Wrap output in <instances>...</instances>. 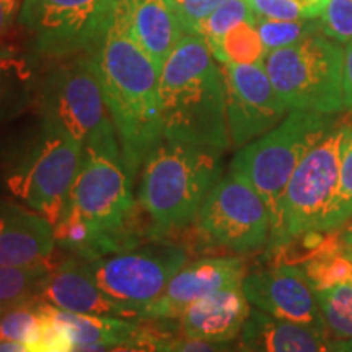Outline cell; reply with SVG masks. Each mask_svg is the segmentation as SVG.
Masks as SVG:
<instances>
[{
	"label": "cell",
	"instance_id": "83f0119b",
	"mask_svg": "<svg viewBox=\"0 0 352 352\" xmlns=\"http://www.w3.org/2000/svg\"><path fill=\"white\" fill-rule=\"evenodd\" d=\"M256 28L267 52L294 46L308 36L323 33L320 19L308 20H267L258 19Z\"/></svg>",
	"mask_w": 352,
	"mask_h": 352
},
{
	"label": "cell",
	"instance_id": "9c48e42d",
	"mask_svg": "<svg viewBox=\"0 0 352 352\" xmlns=\"http://www.w3.org/2000/svg\"><path fill=\"white\" fill-rule=\"evenodd\" d=\"M85 261L100 289L140 321L145 308L164 294L171 277L188 263V252L162 236H151Z\"/></svg>",
	"mask_w": 352,
	"mask_h": 352
},
{
	"label": "cell",
	"instance_id": "30bf717a",
	"mask_svg": "<svg viewBox=\"0 0 352 352\" xmlns=\"http://www.w3.org/2000/svg\"><path fill=\"white\" fill-rule=\"evenodd\" d=\"M346 132L347 122L338 121L303 155L284 192L280 223L267 243L270 250H283L320 230L336 192Z\"/></svg>",
	"mask_w": 352,
	"mask_h": 352
},
{
	"label": "cell",
	"instance_id": "1f68e13d",
	"mask_svg": "<svg viewBox=\"0 0 352 352\" xmlns=\"http://www.w3.org/2000/svg\"><path fill=\"white\" fill-rule=\"evenodd\" d=\"M320 20L324 36L342 46L352 41V0H327Z\"/></svg>",
	"mask_w": 352,
	"mask_h": 352
},
{
	"label": "cell",
	"instance_id": "ffe728a7",
	"mask_svg": "<svg viewBox=\"0 0 352 352\" xmlns=\"http://www.w3.org/2000/svg\"><path fill=\"white\" fill-rule=\"evenodd\" d=\"M134 34L158 72L186 34L168 0H135Z\"/></svg>",
	"mask_w": 352,
	"mask_h": 352
},
{
	"label": "cell",
	"instance_id": "ba28073f",
	"mask_svg": "<svg viewBox=\"0 0 352 352\" xmlns=\"http://www.w3.org/2000/svg\"><path fill=\"white\" fill-rule=\"evenodd\" d=\"M342 64L344 46L323 33L270 51L263 63L289 111L303 109L333 116L344 111Z\"/></svg>",
	"mask_w": 352,
	"mask_h": 352
},
{
	"label": "cell",
	"instance_id": "8d00e7d4",
	"mask_svg": "<svg viewBox=\"0 0 352 352\" xmlns=\"http://www.w3.org/2000/svg\"><path fill=\"white\" fill-rule=\"evenodd\" d=\"M16 13L19 12H15L3 0H0V56L16 54L15 47L10 43V34L13 23H15Z\"/></svg>",
	"mask_w": 352,
	"mask_h": 352
},
{
	"label": "cell",
	"instance_id": "4fadbf2b",
	"mask_svg": "<svg viewBox=\"0 0 352 352\" xmlns=\"http://www.w3.org/2000/svg\"><path fill=\"white\" fill-rule=\"evenodd\" d=\"M226 80L230 145L241 148L279 124L289 114L263 64H220Z\"/></svg>",
	"mask_w": 352,
	"mask_h": 352
},
{
	"label": "cell",
	"instance_id": "7dc6e473",
	"mask_svg": "<svg viewBox=\"0 0 352 352\" xmlns=\"http://www.w3.org/2000/svg\"><path fill=\"white\" fill-rule=\"evenodd\" d=\"M347 250V253H349V256H351V259H352V250H349V248H346Z\"/></svg>",
	"mask_w": 352,
	"mask_h": 352
},
{
	"label": "cell",
	"instance_id": "f546056e",
	"mask_svg": "<svg viewBox=\"0 0 352 352\" xmlns=\"http://www.w3.org/2000/svg\"><path fill=\"white\" fill-rule=\"evenodd\" d=\"M39 327L26 342L28 352H72L74 341L65 324L57 318L54 307L41 302L38 305Z\"/></svg>",
	"mask_w": 352,
	"mask_h": 352
},
{
	"label": "cell",
	"instance_id": "ee69618b",
	"mask_svg": "<svg viewBox=\"0 0 352 352\" xmlns=\"http://www.w3.org/2000/svg\"><path fill=\"white\" fill-rule=\"evenodd\" d=\"M233 352H250V351H248V349H246V347H245V346H243V344H241V342H240V344L235 347V351H233Z\"/></svg>",
	"mask_w": 352,
	"mask_h": 352
},
{
	"label": "cell",
	"instance_id": "b9f144b4",
	"mask_svg": "<svg viewBox=\"0 0 352 352\" xmlns=\"http://www.w3.org/2000/svg\"><path fill=\"white\" fill-rule=\"evenodd\" d=\"M3 2H6L8 7H12L13 10L20 13V7H21V3H20V2H21V0H3Z\"/></svg>",
	"mask_w": 352,
	"mask_h": 352
},
{
	"label": "cell",
	"instance_id": "2e32d148",
	"mask_svg": "<svg viewBox=\"0 0 352 352\" xmlns=\"http://www.w3.org/2000/svg\"><path fill=\"white\" fill-rule=\"evenodd\" d=\"M54 227L46 217L12 201H0V266L52 267Z\"/></svg>",
	"mask_w": 352,
	"mask_h": 352
},
{
	"label": "cell",
	"instance_id": "f35d334b",
	"mask_svg": "<svg viewBox=\"0 0 352 352\" xmlns=\"http://www.w3.org/2000/svg\"><path fill=\"white\" fill-rule=\"evenodd\" d=\"M336 236H338V241H340L344 248L352 250V219L347 220L340 230H336Z\"/></svg>",
	"mask_w": 352,
	"mask_h": 352
},
{
	"label": "cell",
	"instance_id": "7bdbcfd3",
	"mask_svg": "<svg viewBox=\"0 0 352 352\" xmlns=\"http://www.w3.org/2000/svg\"><path fill=\"white\" fill-rule=\"evenodd\" d=\"M297 2L303 3V6H305V7L308 8V12H310V16H311V19H318V16H316L315 10H314V8H311V6H310V0H297Z\"/></svg>",
	"mask_w": 352,
	"mask_h": 352
},
{
	"label": "cell",
	"instance_id": "836d02e7",
	"mask_svg": "<svg viewBox=\"0 0 352 352\" xmlns=\"http://www.w3.org/2000/svg\"><path fill=\"white\" fill-rule=\"evenodd\" d=\"M222 2L223 0H168L182 20L184 32L189 34H196V28L201 21L208 19Z\"/></svg>",
	"mask_w": 352,
	"mask_h": 352
},
{
	"label": "cell",
	"instance_id": "60d3db41",
	"mask_svg": "<svg viewBox=\"0 0 352 352\" xmlns=\"http://www.w3.org/2000/svg\"><path fill=\"white\" fill-rule=\"evenodd\" d=\"M329 352H352V340H331Z\"/></svg>",
	"mask_w": 352,
	"mask_h": 352
},
{
	"label": "cell",
	"instance_id": "e575fe53",
	"mask_svg": "<svg viewBox=\"0 0 352 352\" xmlns=\"http://www.w3.org/2000/svg\"><path fill=\"white\" fill-rule=\"evenodd\" d=\"M170 334L142 327L140 331L129 341L109 347L108 352H168L171 341Z\"/></svg>",
	"mask_w": 352,
	"mask_h": 352
},
{
	"label": "cell",
	"instance_id": "44dd1931",
	"mask_svg": "<svg viewBox=\"0 0 352 352\" xmlns=\"http://www.w3.org/2000/svg\"><path fill=\"white\" fill-rule=\"evenodd\" d=\"M54 314L67 327L76 344H107L109 347L129 341L140 331L142 324L116 316L72 314L54 307Z\"/></svg>",
	"mask_w": 352,
	"mask_h": 352
},
{
	"label": "cell",
	"instance_id": "7a4b0ae2",
	"mask_svg": "<svg viewBox=\"0 0 352 352\" xmlns=\"http://www.w3.org/2000/svg\"><path fill=\"white\" fill-rule=\"evenodd\" d=\"M160 116L165 140L230 147L222 67L199 34H184L162 69Z\"/></svg>",
	"mask_w": 352,
	"mask_h": 352
},
{
	"label": "cell",
	"instance_id": "f1b7e54d",
	"mask_svg": "<svg viewBox=\"0 0 352 352\" xmlns=\"http://www.w3.org/2000/svg\"><path fill=\"white\" fill-rule=\"evenodd\" d=\"M245 21L256 25V16L252 12L248 0H223L208 19L201 21L196 34L204 38L208 46H212L223 34Z\"/></svg>",
	"mask_w": 352,
	"mask_h": 352
},
{
	"label": "cell",
	"instance_id": "d6986e66",
	"mask_svg": "<svg viewBox=\"0 0 352 352\" xmlns=\"http://www.w3.org/2000/svg\"><path fill=\"white\" fill-rule=\"evenodd\" d=\"M331 340L327 331L274 318L253 307L240 334L250 352H329Z\"/></svg>",
	"mask_w": 352,
	"mask_h": 352
},
{
	"label": "cell",
	"instance_id": "e0dca14e",
	"mask_svg": "<svg viewBox=\"0 0 352 352\" xmlns=\"http://www.w3.org/2000/svg\"><path fill=\"white\" fill-rule=\"evenodd\" d=\"M41 298L44 303L72 314L135 320L129 310L113 302L100 289L88 263L76 254L51 267Z\"/></svg>",
	"mask_w": 352,
	"mask_h": 352
},
{
	"label": "cell",
	"instance_id": "9a60e30c",
	"mask_svg": "<svg viewBox=\"0 0 352 352\" xmlns=\"http://www.w3.org/2000/svg\"><path fill=\"white\" fill-rule=\"evenodd\" d=\"M246 276L240 256H212L186 263L166 285L164 294L142 311L148 321L178 320L186 307L222 289L241 287Z\"/></svg>",
	"mask_w": 352,
	"mask_h": 352
},
{
	"label": "cell",
	"instance_id": "ac0fdd59",
	"mask_svg": "<svg viewBox=\"0 0 352 352\" xmlns=\"http://www.w3.org/2000/svg\"><path fill=\"white\" fill-rule=\"evenodd\" d=\"M252 305L241 287L222 289L191 303L179 315V329L195 340L232 342L243 331Z\"/></svg>",
	"mask_w": 352,
	"mask_h": 352
},
{
	"label": "cell",
	"instance_id": "603a6c76",
	"mask_svg": "<svg viewBox=\"0 0 352 352\" xmlns=\"http://www.w3.org/2000/svg\"><path fill=\"white\" fill-rule=\"evenodd\" d=\"M34 100V74L19 54L0 56V124L23 114Z\"/></svg>",
	"mask_w": 352,
	"mask_h": 352
},
{
	"label": "cell",
	"instance_id": "277c9868",
	"mask_svg": "<svg viewBox=\"0 0 352 352\" xmlns=\"http://www.w3.org/2000/svg\"><path fill=\"white\" fill-rule=\"evenodd\" d=\"M220 148L162 140L142 164L139 206L157 236L196 220L202 202L220 178Z\"/></svg>",
	"mask_w": 352,
	"mask_h": 352
},
{
	"label": "cell",
	"instance_id": "3957f363",
	"mask_svg": "<svg viewBox=\"0 0 352 352\" xmlns=\"http://www.w3.org/2000/svg\"><path fill=\"white\" fill-rule=\"evenodd\" d=\"M82 152L80 142L41 118L34 129L0 140V188L54 227L67 204Z\"/></svg>",
	"mask_w": 352,
	"mask_h": 352
},
{
	"label": "cell",
	"instance_id": "74e56055",
	"mask_svg": "<svg viewBox=\"0 0 352 352\" xmlns=\"http://www.w3.org/2000/svg\"><path fill=\"white\" fill-rule=\"evenodd\" d=\"M342 103L344 111L352 122V41L344 46V64H342Z\"/></svg>",
	"mask_w": 352,
	"mask_h": 352
},
{
	"label": "cell",
	"instance_id": "484cf974",
	"mask_svg": "<svg viewBox=\"0 0 352 352\" xmlns=\"http://www.w3.org/2000/svg\"><path fill=\"white\" fill-rule=\"evenodd\" d=\"M352 219V122L347 121V132L341 148L340 178H338L336 192L329 206L323 222L321 233H331L340 230L347 220Z\"/></svg>",
	"mask_w": 352,
	"mask_h": 352
},
{
	"label": "cell",
	"instance_id": "5b68a950",
	"mask_svg": "<svg viewBox=\"0 0 352 352\" xmlns=\"http://www.w3.org/2000/svg\"><path fill=\"white\" fill-rule=\"evenodd\" d=\"M90 228V245L80 258H95L151 239L140 232L132 178L122 158L83 152L67 199Z\"/></svg>",
	"mask_w": 352,
	"mask_h": 352
},
{
	"label": "cell",
	"instance_id": "d6a6232c",
	"mask_svg": "<svg viewBox=\"0 0 352 352\" xmlns=\"http://www.w3.org/2000/svg\"><path fill=\"white\" fill-rule=\"evenodd\" d=\"M254 16L267 20H308V8L297 0H248Z\"/></svg>",
	"mask_w": 352,
	"mask_h": 352
},
{
	"label": "cell",
	"instance_id": "ab89813d",
	"mask_svg": "<svg viewBox=\"0 0 352 352\" xmlns=\"http://www.w3.org/2000/svg\"><path fill=\"white\" fill-rule=\"evenodd\" d=\"M107 344H76L72 352H108Z\"/></svg>",
	"mask_w": 352,
	"mask_h": 352
},
{
	"label": "cell",
	"instance_id": "8fae6325",
	"mask_svg": "<svg viewBox=\"0 0 352 352\" xmlns=\"http://www.w3.org/2000/svg\"><path fill=\"white\" fill-rule=\"evenodd\" d=\"M118 0H23L19 21L39 56H94Z\"/></svg>",
	"mask_w": 352,
	"mask_h": 352
},
{
	"label": "cell",
	"instance_id": "5bb4252c",
	"mask_svg": "<svg viewBox=\"0 0 352 352\" xmlns=\"http://www.w3.org/2000/svg\"><path fill=\"white\" fill-rule=\"evenodd\" d=\"M241 289L253 308L274 318L327 331L315 292L300 264L277 263L267 270L250 272Z\"/></svg>",
	"mask_w": 352,
	"mask_h": 352
},
{
	"label": "cell",
	"instance_id": "8992f818",
	"mask_svg": "<svg viewBox=\"0 0 352 352\" xmlns=\"http://www.w3.org/2000/svg\"><path fill=\"white\" fill-rule=\"evenodd\" d=\"M39 108L43 120L80 142L83 152L122 158L116 127L90 56L65 57L44 76Z\"/></svg>",
	"mask_w": 352,
	"mask_h": 352
},
{
	"label": "cell",
	"instance_id": "f6af8a7d",
	"mask_svg": "<svg viewBox=\"0 0 352 352\" xmlns=\"http://www.w3.org/2000/svg\"><path fill=\"white\" fill-rule=\"evenodd\" d=\"M2 311H3V308L0 307V320H2ZM0 341H2V334H0Z\"/></svg>",
	"mask_w": 352,
	"mask_h": 352
},
{
	"label": "cell",
	"instance_id": "d590c367",
	"mask_svg": "<svg viewBox=\"0 0 352 352\" xmlns=\"http://www.w3.org/2000/svg\"><path fill=\"white\" fill-rule=\"evenodd\" d=\"M230 342H214L195 338H171L168 352H233Z\"/></svg>",
	"mask_w": 352,
	"mask_h": 352
},
{
	"label": "cell",
	"instance_id": "4316f807",
	"mask_svg": "<svg viewBox=\"0 0 352 352\" xmlns=\"http://www.w3.org/2000/svg\"><path fill=\"white\" fill-rule=\"evenodd\" d=\"M324 327L333 340H352V284L316 290Z\"/></svg>",
	"mask_w": 352,
	"mask_h": 352
},
{
	"label": "cell",
	"instance_id": "4dcf8cb0",
	"mask_svg": "<svg viewBox=\"0 0 352 352\" xmlns=\"http://www.w3.org/2000/svg\"><path fill=\"white\" fill-rule=\"evenodd\" d=\"M38 305H15L6 308L0 320L2 341H15L26 344L39 327Z\"/></svg>",
	"mask_w": 352,
	"mask_h": 352
},
{
	"label": "cell",
	"instance_id": "7c38bea8",
	"mask_svg": "<svg viewBox=\"0 0 352 352\" xmlns=\"http://www.w3.org/2000/svg\"><path fill=\"white\" fill-rule=\"evenodd\" d=\"M201 239L228 252L248 254L267 246L271 217L256 189L228 171L202 202L196 217Z\"/></svg>",
	"mask_w": 352,
	"mask_h": 352
},
{
	"label": "cell",
	"instance_id": "7402d4cb",
	"mask_svg": "<svg viewBox=\"0 0 352 352\" xmlns=\"http://www.w3.org/2000/svg\"><path fill=\"white\" fill-rule=\"evenodd\" d=\"M298 264L314 292L352 284V259L344 246L338 241L336 232H333V239L321 240L314 252L308 253Z\"/></svg>",
	"mask_w": 352,
	"mask_h": 352
},
{
	"label": "cell",
	"instance_id": "6da1fadb",
	"mask_svg": "<svg viewBox=\"0 0 352 352\" xmlns=\"http://www.w3.org/2000/svg\"><path fill=\"white\" fill-rule=\"evenodd\" d=\"M134 3L118 0L108 32L90 56L132 182L148 153L164 140L160 72L134 34Z\"/></svg>",
	"mask_w": 352,
	"mask_h": 352
},
{
	"label": "cell",
	"instance_id": "cb8c5ba5",
	"mask_svg": "<svg viewBox=\"0 0 352 352\" xmlns=\"http://www.w3.org/2000/svg\"><path fill=\"white\" fill-rule=\"evenodd\" d=\"M51 267L0 266V307L41 303L44 280Z\"/></svg>",
	"mask_w": 352,
	"mask_h": 352
},
{
	"label": "cell",
	"instance_id": "bcb514c9",
	"mask_svg": "<svg viewBox=\"0 0 352 352\" xmlns=\"http://www.w3.org/2000/svg\"><path fill=\"white\" fill-rule=\"evenodd\" d=\"M0 352H6V349H3V344H2V341H0Z\"/></svg>",
	"mask_w": 352,
	"mask_h": 352
},
{
	"label": "cell",
	"instance_id": "52a82bcc",
	"mask_svg": "<svg viewBox=\"0 0 352 352\" xmlns=\"http://www.w3.org/2000/svg\"><path fill=\"white\" fill-rule=\"evenodd\" d=\"M336 122L333 114L294 109L274 129L241 147L233 157L230 170L256 189L270 210L271 239L279 228L283 197L294 171Z\"/></svg>",
	"mask_w": 352,
	"mask_h": 352
},
{
	"label": "cell",
	"instance_id": "d4e9b609",
	"mask_svg": "<svg viewBox=\"0 0 352 352\" xmlns=\"http://www.w3.org/2000/svg\"><path fill=\"white\" fill-rule=\"evenodd\" d=\"M209 50L219 64H263L267 54L256 25L248 21L232 28Z\"/></svg>",
	"mask_w": 352,
	"mask_h": 352
}]
</instances>
